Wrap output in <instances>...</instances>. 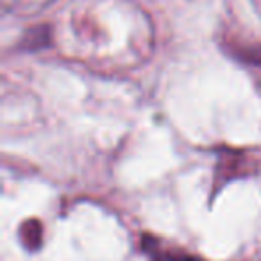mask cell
<instances>
[{
    "label": "cell",
    "mask_w": 261,
    "mask_h": 261,
    "mask_svg": "<svg viewBox=\"0 0 261 261\" xmlns=\"http://www.w3.org/2000/svg\"><path fill=\"white\" fill-rule=\"evenodd\" d=\"M145 250L149 252V256L152 257V261H202L195 256H190L185 252H177V250L170 249H161L158 243H147L145 242Z\"/></svg>",
    "instance_id": "obj_1"
}]
</instances>
